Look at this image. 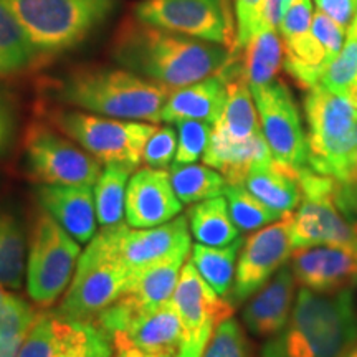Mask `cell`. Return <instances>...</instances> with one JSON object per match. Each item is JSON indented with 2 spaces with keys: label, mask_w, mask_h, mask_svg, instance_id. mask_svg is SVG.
<instances>
[{
  "label": "cell",
  "mask_w": 357,
  "mask_h": 357,
  "mask_svg": "<svg viewBox=\"0 0 357 357\" xmlns=\"http://www.w3.org/2000/svg\"><path fill=\"white\" fill-rule=\"evenodd\" d=\"M111 56L123 68L172 91L218 73L234 55L225 45L129 19L114 33Z\"/></svg>",
  "instance_id": "cell-1"
},
{
  "label": "cell",
  "mask_w": 357,
  "mask_h": 357,
  "mask_svg": "<svg viewBox=\"0 0 357 357\" xmlns=\"http://www.w3.org/2000/svg\"><path fill=\"white\" fill-rule=\"evenodd\" d=\"M169 93L126 68L108 66H78L48 86L53 100L86 113L154 124L160 121Z\"/></svg>",
  "instance_id": "cell-2"
},
{
  "label": "cell",
  "mask_w": 357,
  "mask_h": 357,
  "mask_svg": "<svg viewBox=\"0 0 357 357\" xmlns=\"http://www.w3.org/2000/svg\"><path fill=\"white\" fill-rule=\"evenodd\" d=\"M356 341L351 288L336 293L301 288L287 326L263 346L261 357H344Z\"/></svg>",
  "instance_id": "cell-3"
},
{
  "label": "cell",
  "mask_w": 357,
  "mask_h": 357,
  "mask_svg": "<svg viewBox=\"0 0 357 357\" xmlns=\"http://www.w3.org/2000/svg\"><path fill=\"white\" fill-rule=\"evenodd\" d=\"M124 225L105 227L89 240L56 310L61 316L95 324L98 316L124 293L132 275L119 250Z\"/></svg>",
  "instance_id": "cell-4"
},
{
  "label": "cell",
  "mask_w": 357,
  "mask_h": 357,
  "mask_svg": "<svg viewBox=\"0 0 357 357\" xmlns=\"http://www.w3.org/2000/svg\"><path fill=\"white\" fill-rule=\"evenodd\" d=\"M37 55L77 47L113 15L118 0H6Z\"/></svg>",
  "instance_id": "cell-5"
},
{
  "label": "cell",
  "mask_w": 357,
  "mask_h": 357,
  "mask_svg": "<svg viewBox=\"0 0 357 357\" xmlns=\"http://www.w3.org/2000/svg\"><path fill=\"white\" fill-rule=\"evenodd\" d=\"M305 114L307 166L346 181L357 151V111L351 98L318 83L307 89Z\"/></svg>",
  "instance_id": "cell-6"
},
{
  "label": "cell",
  "mask_w": 357,
  "mask_h": 357,
  "mask_svg": "<svg viewBox=\"0 0 357 357\" xmlns=\"http://www.w3.org/2000/svg\"><path fill=\"white\" fill-rule=\"evenodd\" d=\"M50 124L105 166L123 164L131 169L139 166L146 142L158 129L153 123L66 109L53 111Z\"/></svg>",
  "instance_id": "cell-7"
},
{
  "label": "cell",
  "mask_w": 357,
  "mask_h": 357,
  "mask_svg": "<svg viewBox=\"0 0 357 357\" xmlns=\"http://www.w3.org/2000/svg\"><path fill=\"white\" fill-rule=\"evenodd\" d=\"M82 243L43 211L35 218L26 255V291L35 305L50 307L68 289Z\"/></svg>",
  "instance_id": "cell-8"
},
{
  "label": "cell",
  "mask_w": 357,
  "mask_h": 357,
  "mask_svg": "<svg viewBox=\"0 0 357 357\" xmlns=\"http://www.w3.org/2000/svg\"><path fill=\"white\" fill-rule=\"evenodd\" d=\"M303 200L291 213L293 250L314 245H352L357 247V223L351 222L334 200L336 178L305 167L298 174Z\"/></svg>",
  "instance_id": "cell-9"
},
{
  "label": "cell",
  "mask_w": 357,
  "mask_h": 357,
  "mask_svg": "<svg viewBox=\"0 0 357 357\" xmlns=\"http://www.w3.org/2000/svg\"><path fill=\"white\" fill-rule=\"evenodd\" d=\"M24 158L38 184L95 185L102 171L100 160L45 123L30 124L25 131Z\"/></svg>",
  "instance_id": "cell-10"
},
{
  "label": "cell",
  "mask_w": 357,
  "mask_h": 357,
  "mask_svg": "<svg viewBox=\"0 0 357 357\" xmlns=\"http://www.w3.org/2000/svg\"><path fill=\"white\" fill-rule=\"evenodd\" d=\"M260 116L261 132L273 162L298 177L307 166V141L300 109L287 84L273 79L265 86L250 88Z\"/></svg>",
  "instance_id": "cell-11"
},
{
  "label": "cell",
  "mask_w": 357,
  "mask_h": 357,
  "mask_svg": "<svg viewBox=\"0 0 357 357\" xmlns=\"http://www.w3.org/2000/svg\"><path fill=\"white\" fill-rule=\"evenodd\" d=\"M134 19L235 50L227 0H142L134 7Z\"/></svg>",
  "instance_id": "cell-12"
},
{
  "label": "cell",
  "mask_w": 357,
  "mask_h": 357,
  "mask_svg": "<svg viewBox=\"0 0 357 357\" xmlns=\"http://www.w3.org/2000/svg\"><path fill=\"white\" fill-rule=\"evenodd\" d=\"M171 303L184 326L181 357H202L217 326L231 318L235 310L213 291L190 260L182 268Z\"/></svg>",
  "instance_id": "cell-13"
},
{
  "label": "cell",
  "mask_w": 357,
  "mask_h": 357,
  "mask_svg": "<svg viewBox=\"0 0 357 357\" xmlns=\"http://www.w3.org/2000/svg\"><path fill=\"white\" fill-rule=\"evenodd\" d=\"M109 337L93 323L65 318L58 311L38 312L19 357H111Z\"/></svg>",
  "instance_id": "cell-14"
},
{
  "label": "cell",
  "mask_w": 357,
  "mask_h": 357,
  "mask_svg": "<svg viewBox=\"0 0 357 357\" xmlns=\"http://www.w3.org/2000/svg\"><path fill=\"white\" fill-rule=\"evenodd\" d=\"M291 213L257 230L245 240L236 261L235 283L230 293L231 305L252 298L293 255Z\"/></svg>",
  "instance_id": "cell-15"
},
{
  "label": "cell",
  "mask_w": 357,
  "mask_h": 357,
  "mask_svg": "<svg viewBox=\"0 0 357 357\" xmlns=\"http://www.w3.org/2000/svg\"><path fill=\"white\" fill-rule=\"evenodd\" d=\"M296 283L316 293H336L357 284V247L314 245L293 250Z\"/></svg>",
  "instance_id": "cell-16"
},
{
  "label": "cell",
  "mask_w": 357,
  "mask_h": 357,
  "mask_svg": "<svg viewBox=\"0 0 357 357\" xmlns=\"http://www.w3.org/2000/svg\"><path fill=\"white\" fill-rule=\"evenodd\" d=\"M178 200L166 169L144 167L128 182L126 223L131 229H151L178 217Z\"/></svg>",
  "instance_id": "cell-17"
},
{
  "label": "cell",
  "mask_w": 357,
  "mask_h": 357,
  "mask_svg": "<svg viewBox=\"0 0 357 357\" xmlns=\"http://www.w3.org/2000/svg\"><path fill=\"white\" fill-rule=\"evenodd\" d=\"M119 250L131 273L178 253H192L189 220L184 215H178L171 222L151 229H129L126 223Z\"/></svg>",
  "instance_id": "cell-18"
},
{
  "label": "cell",
  "mask_w": 357,
  "mask_h": 357,
  "mask_svg": "<svg viewBox=\"0 0 357 357\" xmlns=\"http://www.w3.org/2000/svg\"><path fill=\"white\" fill-rule=\"evenodd\" d=\"M35 197L40 208L78 243H88L96 235L98 217L91 185L40 184Z\"/></svg>",
  "instance_id": "cell-19"
},
{
  "label": "cell",
  "mask_w": 357,
  "mask_h": 357,
  "mask_svg": "<svg viewBox=\"0 0 357 357\" xmlns=\"http://www.w3.org/2000/svg\"><path fill=\"white\" fill-rule=\"evenodd\" d=\"M187 255L189 253H178L131 275L126 289L118 298L129 318L136 321L139 316L172 300Z\"/></svg>",
  "instance_id": "cell-20"
},
{
  "label": "cell",
  "mask_w": 357,
  "mask_h": 357,
  "mask_svg": "<svg viewBox=\"0 0 357 357\" xmlns=\"http://www.w3.org/2000/svg\"><path fill=\"white\" fill-rule=\"evenodd\" d=\"M294 280L291 266H281L243 310V323L258 337H273L288 323L293 311Z\"/></svg>",
  "instance_id": "cell-21"
},
{
  "label": "cell",
  "mask_w": 357,
  "mask_h": 357,
  "mask_svg": "<svg viewBox=\"0 0 357 357\" xmlns=\"http://www.w3.org/2000/svg\"><path fill=\"white\" fill-rule=\"evenodd\" d=\"M113 349L139 347L147 352L181 357L184 346V326L172 303L137 318L121 336L111 341Z\"/></svg>",
  "instance_id": "cell-22"
},
{
  "label": "cell",
  "mask_w": 357,
  "mask_h": 357,
  "mask_svg": "<svg viewBox=\"0 0 357 357\" xmlns=\"http://www.w3.org/2000/svg\"><path fill=\"white\" fill-rule=\"evenodd\" d=\"M227 101V79L222 71L212 77L172 89L164 102L160 121L176 124L184 119H195L215 124Z\"/></svg>",
  "instance_id": "cell-23"
},
{
  "label": "cell",
  "mask_w": 357,
  "mask_h": 357,
  "mask_svg": "<svg viewBox=\"0 0 357 357\" xmlns=\"http://www.w3.org/2000/svg\"><path fill=\"white\" fill-rule=\"evenodd\" d=\"M202 160L225 177L227 184H243L253 167L273 162L263 132L245 141H230L212 132Z\"/></svg>",
  "instance_id": "cell-24"
},
{
  "label": "cell",
  "mask_w": 357,
  "mask_h": 357,
  "mask_svg": "<svg viewBox=\"0 0 357 357\" xmlns=\"http://www.w3.org/2000/svg\"><path fill=\"white\" fill-rule=\"evenodd\" d=\"M243 184L258 200L281 215L291 213L303 200L298 177L280 169L275 162L253 167Z\"/></svg>",
  "instance_id": "cell-25"
},
{
  "label": "cell",
  "mask_w": 357,
  "mask_h": 357,
  "mask_svg": "<svg viewBox=\"0 0 357 357\" xmlns=\"http://www.w3.org/2000/svg\"><path fill=\"white\" fill-rule=\"evenodd\" d=\"M190 234L200 245L227 247L240 238V230L231 220L229 204L222 195L195 202L187 212Z\"/></svg>",
  "instance_id": "cell-26"
},
{
  "label": "cell",
  "mask_w": 357,
  "mask_h": 357,
  "mask_svg": "<svg viewBox=\"0 0 357 357\" xmlns=\"http://www.w3.org/2000/svg\"><path fill=\"white\" fill-rule=\"evenodd\" d=\"M240 60L250 88L265 86L273 82L284 60L283 40L276 29L263 25L260 32L243 48V56Z\"/></svg>",
  "instance_id": "cell-27"
},
{
  "label": "cell",
  "mask_w": 357,
  "mask_h": 357,
  "mask_svg": "<svg viewBox=\"0 0 357 357\" xmlns=\"http://www.w3.org/2000/svg\"><path fill=\"white\" fill-rule=\"evenodd\" d=\"M242 245L243 240L238 238L227 247H207L197 243L192 248L190 261L218 296H230L236 273L235 261Z\"/></svg>",
  "instance_id": "cell-28"
},
{
  "label": "cell",
  "mask_w": 357,
  "mask_h": 357,
  "mask_svg": "<svg viewBox=\"0 0 357 357\" xmlns=\"http://www.w3.org/2000/svg\"><path fill=\"white\" fill-rule=\"evenodd\" d=\"M26 238L19 218L0 211V287L20 289L26 273Z\"/></svg>",
  "instance_id": "cell-29"
},
{
  "label": "cell",
  "mask_w": 357,
  "mask_h": 357,
  "mask_svg": "<svg viewBox=\"0 0 357 357\" xmlns=\"http://www.w3.org/2000/svg\"><path fill=\"white\" fill-rule=\"evenodd\" d=\"M134 169L123 164H108L95 184V205L98 223L113 227L123 223L126 217L128 181Z\"/></svg>",
  "instance_id": "cell-30"
},
{
  "label": "cell",
  "mask_w": 357,
  "mask_h": 357,
  "mask_svg": "<svg viewBox=\"0 0 357 357\" xmlns=\"http://www.w3.org/2000/svg\"><path fill=\"white\" fill-rule=\"evenodd\" d=\"M37 52L6 0H0V77L19 73L30 66Z\"/></svg>",
  "instance_id": "cell-31"
},
{
  "label": "cell",
  "mask_w": 357,
  "mask_h": 357,
  "mask_svg": "<svg viewBox=\"0 0 357 357\" xmlns=\"http://www.w3.org/2000/svg\"><path fill=\"white\" fill-rule=\"evenodd\" d=\"M169 174L178 200L187 205L217 197L227 185L225 177L207 164H172Z\"/></svg>",
  "instance_id": "cell-32"
},
{
  "label": "cell",
  "mask_w": 357,
  "mask_h": 357,
  "mask_svg": "<svg viewBox=\"0 0 357 357\" xmlns=\"http://www.w3.org/2000/svg\"><path fill=\"white\" fill-rule=\"evenodd\" d=\"M223 195L229 204L231 220L240 231L260 230L284 217L258 200L245 184H227Z\"/></svg>",
  "instance_id": "cell-33"
},
{
  "label": "cell",
  "mask_w": 357,
  "mask_h": 357,
  "mask_svg": "<svg viewBox=\"0 0 357 357\" xmlns=\"http://www.w3.org/2000/svg\"><path fill=\"white\" fill-rule=\"evenodd\" d=\"M357 83V40L347 38L339 55L329 63L321 77L319 84L339 95L349 96L351 88Z\"/></svg>",
  "instance_id": "cell-34"
},
{
  "label": "cell",
  "mask_w": 357,
  "mask_h": 357,
  "mask_svg": "<svg viewBox=\"0 0 357 357\" xmlns=\"http://www.w3.org/2000/svg\"><path fill=\"white\" fill-rule=\"evenodd\" d=\"M177 126V153L174 164H192L204 158L212 136V124L195 119H184Z\"/></svg>",
  "instance_id": "cell-35"
},
{
  "label": "cell",
  "mask_w": 357,
  "mask_h": 357,
  "mask_svg": "<svg viewBox=\"0 0 357 357\" xmlns=\"http://www.w3.org/2000/svg\"><path fill=\"white\" fill-rule=\"evenodd\" d=\"M202 357H250L248 341L238 321L223 319L213 331Z\"/></svg>",
  "instance_id": "cell-36"
},
{
  "label": "cell",
  "mask_w": 357,
  "mask_h": 357,
  "mask_svg": "<svg viewBox=\"0 0 357 357\" xmlns=\"http://www.w3.org/2000/svg\"><path fill=\"white\" fill-rule=\"evenodd\" d=\"M235 22H236V40L235 50L231 55H236L247 47V43L260 32L263 26V12H265L266 0H234Z\"/></svg>",
  "instance_id": "cell-37"
},
{
  "label": "cell",
  "mask_w": 357,
  "mask_h": 357,
  "mask_svg": "<svg viewBox=\"0 0 357 357\" xmlns=\"http://www.w3.org/2000/svg\"><path fill=\"white\" fill-rule=\"evenodd\" d=\"M177 153V132L174 128H158L142 151V162L147 167L166 169Z\"/></svg>",
  "instance_id": "cell-38"
},
{
  "label": "cell",
  "mask_w": 357,
  "mask_h": 357,
  "mask_svg": "<svg viewBox=\"0 0 357 357\" xmlns=\"http://www.w3.org/2000/svg\"><path fill=\"white\" fill-rule=\"evenodd\" d=\"M311 33L314 35L316 40L323 45L324 50L328 52V55L336 58L339 52L342 50V45H344V33L346 29L336 24L331 17L326 15L324 12L316 10L312 15L311 22Z\"/></svg>",
  "instance_id": "cell-39"
},
{
  "label": "cell",
  "mask_w": 357,
  "mask_h": 357,
  "mask_svg": "<svg viewBox=\"0 0 357 357\" xmlns=\"http://www.w3.org/2000/svg\"><path fill=\"white\" fill-rule=\"evenodd\" d=\"M312 15L314 12H312L311 0H291L278 29L281 37L288 38L311 32Z\"/></svg>",
  "instance_id": "cell-40"
},
{
  "label": "cell",
  "mask_w": 357,
  "mask_h": 357,
  "mask_svg": "<svg viewBox=\"0 0 357 357\" xmlns=\"http://www.w3.org/2000/svg\"><path fill=\"white\" fill-rule=\"evenodd\" d=\"M17 132V114L12 101L3 91H0V158L10 149Z\"/></svg>",
  "instance_id": "cell-41"
},
{
  "label": "cell",
  "mask_w": 357,
  "mask_h": 357,
  "mask_svg": "<svg viewBox=\"0 0 357 357\" xmlns=\"http://www.w3.org/2000/svg\"><path fill=\"white\" fill-rule=\"evenodd\" d=\"M319 10L344 29H349L357 15V0H316Z\"/></svg>",
  "instance_id": "cell-42"
},
{
  "label": "cell",
  "mask_w": 357,
  "mask_h": 357,
  "mask_svg": "<svg viewBox=\"0 0 357 357\" xmlns=\"http://www.w3.org/2000/svg\"><path fill=\"white\" fill-rule=\"evenodd\" d=\"M289 3H291V0H266L265 12H263V25L273 26L278 30Z\"/></svg>",
  "instance_id": "cell-43"
},
{
  "label": "cell",
  "mask_w": 357,
  "mask_h": 357,
  "mask_svg": "<svg viewBox=\"0 0 357 357\" xmlns=\"http://www.w3.org/2000/svg\"><path fill=\"white\" fill-rule=\"evenodd\" d=\"M24 341L25 336H0V357H19L20 347L24 344Z\"/></svg>",
  "instance_id": "cell-44"
},
{
  "label": "cell",
  "mask_w": 357,
  "mask_h": 357,
  "mask_svg": "<svg viewBox=\"0 0 357 357\" xmlns=\"http://www.w3.org/2000/svg\"><path fill=\"white\" fill-rule=\"evenodd\" d=\"M114 357H178V356H167V354H158V352H147V351L139 349V347H121V349H116Z\"/></svg>",
  "instance_id": "cell-45"
},
{
  "label": "cell",
  "mask_w": 357,
  "mask_h": 357,
  "mask_svg": "<svg viewBox=\"0 0 357 357\" xmlns=\"http://www.w3.org/2000/svg\"><path fill=\"white\" fill-rule=\"evenodd\" d=\"M15 300H17L15 294H8V293H6L2 298H0V328H2V324L6 323L8 314H10L12 307L15 305Z\"/></svg>",
  "instance_id": "cell-46"
},
{
  "label": "cell",
  "mask_w": 357,
  "mask_h": 357,
  "mask_svg": "<svg viewBox=\"0 0 357 357\" xmlns=\"http://www.w3.org/2000/svg\"><path fill=\"white\" fill-rule=\"evenodd\" d=\"M346 182H352V184H357V151H356V158H354V162H352L351 172H349V176H347Z\"/></svg>",
  "instance_id": "cell-47"
},
{
  "label": "cell",
  "mask_w": 357,
  "mask_h": 357,
  "mask_svg": "<svg viewBox=\"0 0 357 357\" xmlns=\"http://www.w3.org/2000/svg\"><path fill=\"white\" fill-rule=\"evenodd\" d=\"M347 38H356L357 40V15L354 22H352L349 29H347Z\"/></svg>",
  "instance_id": "cell-48"
},
{
  "label": "cell",
  "mask_w": 357,
  "mask_h": 357,
  "mask_svg": "<svg viewBox=\"0 0 357 357\" xmlns=\"http://www.w3.org/2000/svg\"><path fill=\"white\" fill-rule=\"evenodd\" d=\"M349 98H351L352 105H354V108H356V111H357V83L354 84V86L351 88V91H349Z\"/></svg>",
  "instance_id": "cell-49"
},
{
  "label": "cell",
  "mask_w": 357,
  "mask_h": 357,
  "mask_svg": "<svg viewBox=\"0 0 357 357\" xmlns=\"http://www.w3.org/2000/svg\"><path fill=\"white\" fill-rule=\"evenodd\" d=\"M344 357H357V341L354 342V346H352L351 349L347 351V354Z\"/></svg>",
  "instance_id": "cell-50"
},
{
  "label": "cell",
  "mask_w": 357,
  "mask_h": 357,
  "mask_svg": "<svg viewBox=\"0 0 357 357\" xmlns=\"http://www.w3.org/2000/svg\"><path fill=\"white\" fill-rule=\"evenodd\" d=\"M3 294H6V291H3V288H2V287H0V298H2V296H3Z\"/></svg>",
  "instance_id": "cell-51"
}]
</instances>
